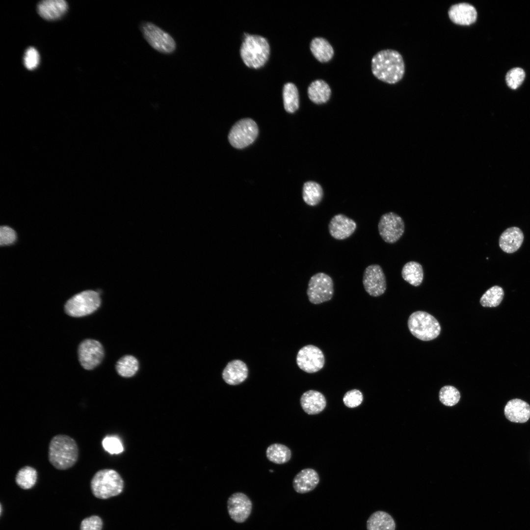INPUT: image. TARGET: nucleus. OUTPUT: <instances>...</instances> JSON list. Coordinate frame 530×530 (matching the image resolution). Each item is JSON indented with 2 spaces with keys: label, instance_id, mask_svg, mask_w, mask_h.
<instances>
[{
  "label": "nucleus",
  "instance_id": "obj_1",
  "mask_svg": "<svg viewBox=\"0 0 530 530\" xmlns=\"http://www.w3.org/2000/svg\"><path fill=\"white\" fill-rule=\"evenodd\" d=\"M371 72L378 80L390 84H396L403 78L405 64L398 51L386 49L377 52L372 58Z\"/></svg>",
  "mask_w": 530,
  "mask_h": 530
},
{
  "label": "nucleus",
  "instance_id": "obj_2",
  "mask_svg": "<svg viewBox=\"0 0 530 530\" xmlns=\"http://www.w3.org/2000/svg\"><path fill=\"white\" fill-rule=\"evenodd\" d=\"M79 450L76 441L71 437L58 434L51 440L48 459L55 469L65 470L72 467L77 462Z\"/></svg>",
  "mask_w": 530,
  "mask_h": 530
},
{
  "label": "nucleus",
  "instance_id": "obj_3",
  "mask_svg": "<svg viewBox=\"0 0 530 530\" xmlns=\"http://www.w3.org/2000/svg\"><path fill=\"white\" fill-rule=\"evenodd\" d=\"M240 54L246 66L258 69L264 66L268 59L270 46L264 37L246 33L240 46Z\"/></svg>",
  "mask_w": 530,
  "mask_h": 530
},
{
  "label": "nucleus",
  "instance_id": "obj_4",
  "mask_svg": "<svg viewBox=\"0 0 530 530\" xmlns=\"http://www.w3.org/2000/svg\"><path fill=\"white\" fill-rule=\"evenodd\" d=\"M90 487L96 498L106 499L120 494L123 489L124 481L116 471L105 469L95 474Z\"/></svg>",
  "mask_w": 530,
  "mask_h": 530
},
{
  "label": "nucleus",
  "instance_id": "obj_5",
  "mask_svg": "<svg viewBox=\"0 0 530 530\" xmlns=\"http://www.w3.org/2000/svg\"><path fill=\"white\" fill-rule=\"evenodd\" d=\"M408 327L414 337L424 341L436 338L441 332L438 320L431 314L422 311L411 314L408 320Z\"/></svg>",
  "mask_w": 530,
  "mask_h": 530
},
{
  "label": "nucleus",
  "instance_id": "obj_6",
  "mask_svg": "<svg viewBox=\"0 0 530 530\" xmlns=\"http://www.w3.org/2000/svg\"><path fill=\"white\" fill-rule=\"evenodd\" d=\"M143 37L148 43L157 51L163 54H171L176 49L174 38L155 24L144 22L139 26Z\"/></svg>",
  "mask_w": 530,
  "mask_h": 530
},
{
  "label": "nucleus",
  "instance_id": "obj_7",
  "mask_svg": "<svg viewBox=\"0 0 530 530\" xmlns=\"http://www.w3.org/2000/svg\"><path fill=\"white\" fill-rule=\"evenodd\" d=\"M101 303L98 292L92 290L84 291L75 294L67 301L65 311L71 317H83L97 310Z\"/></svg>",
  "mask_w": 530,
  "mask_h": 530
},
{
  "label": "nucleus",
  "instance_id": "obj_8",
  "mask_svg": "<svg viewBox=\"0 0 530 530\" xmlns=\"http://www.w3.org/2000/svg\"><path fill=\"white\" fill-rule=\"evenodd\" d=\"M306 292L309 301L314 304L329 301L334 294L332 278L324 272L315 274L309 279Z\"/></svg>",
  "mask_w": 530,
  "mask_h": 530
},
{
  "label": "nucleus",
  "instance_id": "obj_9",
  "mask_svg": "<svg viewBox=\"0 0 530 530\" xmlns=\"http://www.w3.org/2000/svg\"><path fill=\"white\" fill-rule=\"evenodd\" d=\"M258 132V126L253 120L244 118L237 122L232 127L228 139L233 147L242 149L254 141Z\"/></svg>",
  "mask_w": 530,
  "mask_h": 530
},
{
  "label": "nucleus",
  "instance_id": "obj_10",
  "mask_svg": "<svg viewBox=\"0 0 530 530\" xmlns=\"http://www.w3.org/2000/svg\"><path fill=\"white\" fill-rule=\"evenodd\" d=\"M405 225L402 218L394 212L382 214L378 223V233L386 242L394 243L404 232Z\"/></svg>",
  "mask_w": 530,
  "mask_h": 530
},
{
  "label": "nucleus",
  "instance_id": "obj_11",
  "mask_svg": "<svg viewBox=\"0 0 530 530\" xmlns=\"http://www.w3.org/2000/svg\"><path fill=\"white\" fill-rule=\"evenodd\" d=\"M296 361L301 370L307 373H314L323 367L325 358L322 351L318 347L309 344L298 351Z\"/></svg>",
  "mask_w": 530,
  "mask_h": 530
},
{
  "label": "nucleus",
  "instance_id": "obj_12",
  "mask_svg": "<svg viewBox=\"0 0 530 530\" xmlns=\"http://www.w3.org/2000/svg\"><path fill=\"white\" fill-rule=\"evenodd\" d=\"M80 363L85 369L92 370L98 366L104 356V350L102 344L93 339L82 341L78 348Z\"/></svg>",
  "mask_w": 530,
  "mask_h": 530
},
{
  "label": "nucleus",
  "instance_id": "obj_13",
  "mask_svg": "<svg viewBox=\"0 0 530 530\" xmlns=\"http://www.w3.org/2000/svg\"><path fill=\"white\" fill-rule=\"evenodd\" d=\"M363 285L366 292L371 296L378 297L386 291L387 283L382 268L377 264H372L365 269Z\"/></svg>",
  "mask_w": 530,
  "mask_h": 530
},
{
  "label": "nucleus",
  "instance_id": "obj_14",
  "mask_svg": "<svg viewBox=\"0 0 530 530\" xmlns=\"http://www.w3.org/2000/svg\"><path fill=\"white\" fill-rule=\"evenodd\" d=\"M252 508L251 501L243 493H234L228 499V514L230 518L236 523L244 522L250 516Z\"/></svg>",
  "mask_w": 530,
  "mask_h": 530
},
{
  "label": "nucleus",
  "instance_id": "obj_15",
  "mask_svg": "<svg viewBox=\"0 0 530 530\" xmlns=\"http://www.w3.org/2000/svg\"><path fill=\"white\" fill-rule=\"evenodd\" d=\"M356 228V222L342 213L334 215L328 224V231L330 236L337 240L348 238L354 233Z\"/></svg>",
  "mask_w": 530,
  "mask_h": 530
},
{
  "label": "nucleus",
  "instance_id": "obj_16",
  "mask_svg": "<svg viewBox=\"0 0 530 530\" xmlns=\"http://www.w3.org/2000/svg\"><path fill=\"white\" fill-rule=\"evenodd\" d=\"M450 21L460 26H470L477 19V13L475 7L467 2H461L452 5L448 10Z\"/></svg>",
  "mask_w": 530,
  "mask_h": 530
},
{
  "label": "nucleus",
  "instance_id": "obj_17",
  "mask_svg": "<svg viewBox=\"0 0 530 530\" xmlns=\"http://www.w3.org/2000/svg\"><path fill=\"white\" fill-rule=\"evenodd\" d=\"M319 481L318 473L313 469L306 468L296 475L292 481V486L296 492L304 494L313 490Z\"/></svg>",
  "mask_w": 530,
  "mask_h": 530
},
{
  "label": "nucleus",
  "instance_id": "obj_18",
  "mask_svg": "<svg viewBox=\"0 0 530 530\" xmlns=\"http://www.w3.org/2000/svg\"><path fill=\"white\" fill-rule=\"evenodd\" d=\"M504 413L505 417L510 422L524 423L530 418V406L524 400L513 399L506 403Z\"/></svg>",
  "mask_w": 530,
  "mask_h": 530
},
{
  "label": "nucleus",
  "instance_id": "obj_19",
  "mask_svg": "<svg viewBox=\"0 0 530 530\" xmlns=\"http://www.w3.org/2000/svg\"><path fill=\"white\" fill-rule=\"evenodd\" d=\"M248 370L246 364L239 360L229 362L224 369L222 376L228 384L236 385L243 382L247 377Z\"/></svg>",
  "mask_w": 530,
  "mask_h": 530
},
{
  "label": "nucleus",
  "instance_id": "obj_20",
  "mask_svg": "<svg viewBox=\"0 0 530 530\" xmlns=\"http://www.w3.org/2000/svg\"><path fill=\"white\" fill-rule=\"evenodd\" d=\"M524 236L517 227H511L505 230L499 238V244L501 249L506 253L517 251L522 244Z\"/></svg>",
  "mask_w": 530,
  "mask_h": 530
},
{
  "label": "nucleus",
  "instance_id": "obj_21",
  "mask_svg": "<svg viewBox=\"0 0 530 530\" xmlns=\"http://www.w3.org/2000/svg\"><path fill=\"white\" fill-rule=\"evenodd\" d=\"M300 402L303 410L309 415H316L320 413L326 405L324 395L318 391L312 390L302 394Z\"/></svg>",
  "mask_w": 530,
  "mask_h": 530
},
{
  "label": "nucleus",
  "instance_id": "obj_22",
  "mask_svg": "<svg viewBox=\"0 0 530 530\" xmlns=\"http://www.w3.org/2000/svg\"><path fill=\"white\" fill-rule=\"evenodd\" d=\"M67 2L64 0H45L39 2L37 9L39 15L48 20L60 18L67 11Z\"/></svg>",
  "mask_w": 530,
  "mask_h": 530
},
{
  "label": "nucleus",
  "instance_id": "obj_23",
  "mask_svg": "<svg viewBox=\"0 0 530 530\" xmlns=\"http://www.w3.org/2000/svg\"><path fill=\"white\" fill-rule=\"evenodd\" d=\"M310 49L314 57L321 63L329 62L334 54V49L331 44L321 37H316L311 40Z\"/></svg>",
  "mask_w": 530,
  "mask_h": 530
},
{
  "label": "nucleus",
  "instance_id": "obj_24",
  "mask_svg": "<svg viewBox=\"0 0 530 530\" xmlns=\"http://www.w3.org/2000/svg\"><path fill=\"white\" fill-rule=\"evenodd\" d=\"M309 99L314 103L321 105L326 103L331 95L329 84L324 80L318 79L312 81L307 88Z\"/></svg>",
  "mask_w": 530,
  "mask_h": 530
},
{
  "label": "nucleus",
  "instance_id": "obj_25",
  "mask_svg": "<svg viewBox=\"0 0 530 530\" xmlns=\"http://www.w3.org/2000/svg\"><path fill=\"white\" fill-rule=\"evenodd\" d=\"M367 530H395V522L389 513L378 510L372 513L367 521Z\"/></svg>",
  "mask_w": 530,
  "mask_h": 530
},
{
  "label": "nucleus",
  "instance_id": "obj_26",
  "mask_svg": "<svg viewBox=\"0 0 530 530\" xmlns=\"http://www.w3.org/2000/svg\"><path fill=\"white\" fill-rule=\"evenodd\" d=\"M403 279L410 285L418 287L424 279V271L422 265L416 262L410 261L406 263L401 270Z\"/></svg>",
  "mask_w": 530,
  "mask_h": 530
},
{
  "label": "nucleus",
  "instance_id": "obj_27",
  "mask_svg": "<svg viewBox=\"0 0 530 530\" xmlns=\"http://www.w3.org/2000/svg\"><path fill=\"white\" fill-rule=\"evenodd\" d=\"M283 100L285 110L289 113L296 111L299 106L298 90L292 82L285 84L283 88Z\"/></svg>",
  "mask_w": 530,
  "mask_h": 530
},
{
  "label": "nucleus",
  "instance_id": "obj_28",
  "mask_svg": "<svg viewBox=\"0 0 530 530\" xmlns=\"http://www.w3.org/2000/svg\"><path fill=\"white\" fill-rule=\"evenodd\" d=\"M323 196L322 188L318 184L312 181L304 184L302 190V198L308 205H318L321 202Z\"/></svg>",
  "mask_w": 530,
  "mask_h": 530
},
{
  "label": "nucleus",
  "instance_id": "obj_29",
  "mask_svg": "<svg viewBox=\"0 0 530 530\" xmlns=\"http://www.w3.org/2000/svg\"><path fill=\"white\" fill-rule=\"evenodd\" d=\"M291 454V451L288 447L279 443L270 445L266 450L267 459L275 464H281L288 462Z\"/></svg>",
  "mask_w": 530,
  "mask_h": 530
},
{
  "label": "nucleus",
  "instance_id": "obj_30",
  "mask_svg": "<svg viewBox=\"0 0 530 530\" xmlns=\"http://www.w3.org/2000/svg\"><path fill=\"white\" fill-rule=\"evenodd\" d=\"M139 368L137 359L133 356L127 355L121 357L116 364L117 373L124 377H131L137 372Z\"/></svg>",
  "mask_w": 530,
  "mask_h": 530
},
{
  "label": "nucleus",
  "instance_id": "obj_31",
  "mask_svg": "<svg viewBox=\"0 0 530 530\" xmlns=\"http://www.w3.org/2000/svg\"><path fill=\"white\" fill-rule=\"evenodd\" d=\"M37 479V472L36 469L31 466H25L17 472L15 481L21 488L29 489L35 484Z\"/></svg>",
  "mask_w": 530,
  "mask_h": 530
},
{
  "label": "nucleus",
  "instance_id": "obj_32",
  "mask_svg": "<svg viewBox=\"0 0 530 530\" xmlns=\"http://www.w3.org/2000/svg\"><path fill=\"white\" fill-rule=\"evenodd\" d=\"M504 296L503 288L499 286H494L483 294L479 302L484 307H495L500 304Z\"/></svg>",
  "mask_w": 530,
  "mask_h": 530
},
{
  "label": "nucleus",
  "instance_id": "obj_33",
  "mask_svg": "<svg viewBox=\"0 0 530 530\" xmlns=\"http://www.w3.org/2000/svg\"><path fill=\"white\" fill-rule=\"evenodd\" d=\"M439 399L442 403L448 406H452L456 404L460 398L459 391L454 387L446 385L443 387L439 391Z\"/></svg>",
  "mask_w": 530,
  "mask_h": 530
},
{
  "label": "nucleus",
  "instance_id": "obj_34",
  "mask_svg": "<svg viewBox=\"0 0 530 530\" xmlns=\"http://www.w3.org/2000/svg\"><path fill=\"white\" fill-rule=\"evenodd\" d=\"M525 78L524 71L521 68L516 67L507 73L505 80L507 85L510 88L516 89L522 84Z\"/></svg>",
  "mask_w": 530,
  "mask_h": 530
},
{
  "label": "nucleus",
  "instance_id": "obj_35",
  "mask_svg": "<svg viewBox=\"0 0 530 530\" xmlns=\"http://www.w3.org/2000/svg\"><path fill=\"white\" fill-rule=\"evenodd\" d=\"M363 400L362 393L357 389L347 391L343 397L344 404L349 408H355L360 405Z\"/></svg>",
  "mask_w": 530,
  "mask_h": 530
},
{
  "label": "nucleus",
  "instance_id": "obj_36",
  "mask_svg": "<svg viewBox=\"0 0 530 530\" xmlns=\"http://www.w3.org/2000/svg\"><path fill=\"white\" fill-rule=\"evenodd\" d=\"M102 446L110 454H118L123 450V447L120 440L113 436L105 437L102 441Z\"/></svg>",
  "mask_w": 530,
  "mask_h": 530
},
{
  "label": "nucleus",
  "instance_id": "obj_37",
  "mask_svg": "<svg viewBox=\"0 0 530 530\" xmlns=\"http://www.w3.org/2000/svg\"><path fill=\"white\" fill-rule=\"evenodd\" d=\"M39 54L36 49L30 47L26 50L24 58L25 67L29 70L35 69L39 63Z\"/></svg>",
  "mask_w": 530,
  "mask_h": 530
},
{
  "label": "nucleus",
  "instance_id": "obj_38",
  "mask_svg": "<svg viewBox=\"0 0 530 530\" xmlns=\"http://www.w3.org/2000/svg\"><path fill=\"white\" fill-rule=\"evenodd\" d=\"M102 526L101 519L98 516L93 515L82 521L80 530H101Z\"/></svg>",
  "mask_w": 530,
  "mask_h": 530
},
{
  "label": "nucleus",
  "instance_id": "obj_39",
  "mask_svg": "<svg viewBox=\"0 0 530 530\" xmlns=\"http://www.w3.org/2000/svg\"><path fill=\"white\" fill-rule=\"evenodd\" d=\"M16 239V233L11 228L2 226L0 228V244L7 245L13 243Z\"/></svg>",
  "mask_w": 530,
  "mask_h": 530
}]
</instances>
